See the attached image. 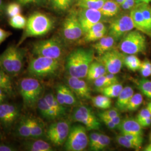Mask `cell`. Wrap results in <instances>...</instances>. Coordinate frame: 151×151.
<instances>
[{"label": "cell", "instance_id": "obj_64", "mask_svg": "<svg viewBox=\"0 0 151 151\" xmlns=\"http://www.w3.org/2000/svg\"></svg>", "mask_w": 151, "mask_h": 151}, {"label": "cell", "instance_id": "obj_53", "mask_svg": "<svg viewBox=\"0 0 151 151\" xmlns=\"http://www.w3.org/2000/svg\"><path fill=\"white\" fill-rule=\"evenodd\" d=\"M142 128H146L151 125V117L147 118L138 121Z\"/></svg>", "mask_w": 151, "mask_h": 151}, {"label": "cell", "instance_id": "obj_8", "mask_svg": "<svg viewBox=\"0 0 151 151\" xmlns=\"http://www.w3.org/2000/svg\"><path fill=\"white\" fill-rule=\"evenodd\" d=\"M86 129L85 126L80 124L71 127L69 134L65 142V150L68 151L85 150L89 142Z\"/></svg>", "mask_w": 151, "mask_h": 151}, {"label": "cell", "instance_id": "obj_20", "mask_svg": "<svg viewBox=\"0 0 151 151\" xmlns=\"http://www.w3.org/2000/svg\"><path fill=\"white\" fill-rule=\"evenodd\" d=\"M115 42L116 40L113 37L109 34L108 35H105L93 45V48L97 52L99 56H100L114 49Z\"/></svg>", "mask_w": 151, "mask_h": 151}, {"label": "cell", "instance_id": "obj_59", "mask_svg": "<svg viewBox=\"0 0 151 151\" xmlns=\"http://www.w3.org/2000/svg\"><path fill=\"white\" fill-rule=\"evenodd\" d=\"M115 1L119 4V5L121 6L125 0H115Z\"/></svg>", "mask_w": 151, "mask_h": 151}, {"label": "cell", "instance_id": "obj_33", "mask_svg": "<svg viewBox=\"0 0 151 151\" xmlns=\"http://www.w3.org/2000/svg\"><path fill=\"white\" fill-rule=\"evenodd\" d=\"M107 0H78V5L81 9L100 10Z\"/></svg>", "mask_w": 151, "mask_h": 151}, {"label": "cell", "instance_id": "obj_55", "mask_svg": "<svg viewBox=\"0 0 151 151\" xmlns=\"http://www.w3.org/2000/svg\"><path fill=\"white\" fill-rule=\"evenodd\" d=\"M7 96V95L2 89L0 88V104L5 102Z\"/></svg>", "mask_w": 151, "mask_h": 151}, {"label": "cell", "instance_id": "obj_7", "mask_svg": "<svg viewBox=\"0 0 151 151\" xmlns=\"http://www.w3.org/2000/svg\"><path fill=\"white\" fill-rule=\"evenodd\" d=\"M119 49L124 54H137L143 53L147 48L146 37L138 30L126 34L119 43Z\"/></svg>", "mask_w": 151, "mask_h": 151}, {"label": "cell", "instance_id": "obj_43", "mask_svg": "<svg viewBox=\"0 0 151 151\" xmlns=\"http://www.w3.org/2000/svg\"><path fill=\"white\" fill-rule=\"evenodd\" d=\"M106 32H101L93 34H86L84 35V41L85 42H96L105 36Z\"/></svg>", "mask_w": 151, "mask_h": 151}, {"label": "cell", "instance_id": "obj_19", "mask_svg": "<svg viewBox=\"0 0 151 151\" xmlns=\"http://www.w3.org/2000/svg\"><path fill=\"white\" fill-rule=\"evenodd\" d=\"M22 148L28 151H52L53 148L52 145L41 138H28L22 144Z\"/></svg>", "mask_w": 151, "mask_h": 151}, {"label": "cell", "instance_id": "obj_3", "mask_svg": "<svg viewBox=\"0 0 151 151\" xmlns=\"http://www.w3.org/2000/svg\"><path fill=\"white\" fill-rule=\"evenodd\" d=\"M26 50L11 45L0 54V68L12 77L19 75L24 67Z\"/></svg>", "mask_w": 151, "mask_h": 151}, {"label": "cell", "instance_id": "obj_13", "mask_svg": "<svg viewBox=\"0 0 151 151\" xmlns=\"http://www.w3.org/2000/svg\"><path fill=\"white\" fill-rule=\"evenodd\" d=\"M134 28L135 27L130 15L123 14L111 21L109 27L108 32L109 35L118 41Z\"/></svg>", "mask_w": 151, "mask_h": 151}, {"label": "cell", "instance_id": "obj_45", "mask_svg": "<svg viewBox=\"0 0 151 151\" xmlns=\"http://www.w3.org/2000/svg\"><path fill=\"white\" fill-rule=\"evenodd\" d=\"M118 110L116 109H110L107 110L105 111H103L101 113L99 114L100 118H106V119H111L115 118V116L120 115L118 111Z\"/></svg>", "mask_w": 151, "mask_h": 151}, {"label": "cell", "instance_id": "obj_11", "mask_svg": "<svg viewBox=\"0 0 151 151\" xmlns=\"http://www.w3.org/2000/svg\"><path fill=\"white\" fill-rule=\"evenodd\" d=\"M71 119L76 122L83 124L89 130H99L101 124L91 109L85 105H79L73 110Z\"/></svg>", "mask_w": 151, "mask_h": 151}, {"label": "cell", "instance_id": "obj_41", "mask_svg": "<svg viewBox=\"0 0 151 151\" xmlns=\"http://www.w3.org/2000/svg\"><path fill=\"white\" fill-rule=\"evenodd\" d=\"M110 142L111 139L109 136L101 134L99 138V140H97V143L93 147L92 151H99L103 150L110 145Z\"/></svg>", "mask_w": 151, "mask_h": 151}, {"label": "cell", "instance_id": "obj_63", "mask_svg": "<svg viewBox=\"0 0 151 151\" xmlns=\"http://www.w3.org/2000/svg\"><path fill=\"white\" fill-rule=\"evenodd\" d=\"M148 108V109H149V110H150V112H151V108Z\"/></svg>", "mask_w": 151, "mask_h": 151}, {"label": "cell", "instance_id": "obj_38", "mask_svg": "<svg viewBox=\"0 0 151 151\" xmlns=\"http://www.w3.org/2000/svg\"><path fill=\"white\" fill-rule=\"evenodd\" d=\"M137 86L143 95L151 100V81L143 77L138 81Z\"/></svg>", "mask_w": 151, "mask_h": 151}, {"label": "cell", "instance_id": "obj_47", "mask_svg": "<svg viewBox=\"0 0 151 151\" xmlns=\"http://www.w3.org/2000/svg\"><path fill=\"white\" fill-rule=\"evenodd\" d=\"M122 134L124 135L125 137H127L129 140L137 143V145H138L140 147L142 145L143 141V135H138V134H130V133H123Z\"/></svg>", "mask_w": 151, "mask_h": 151}, {"label": "cell", "instance_id": "obj_10", "mask_svg": "<svg viewBox=\"0 0 151 151\" xmlns=\"http://www.w3.org/2000/svg\"><path fill=\"white\" fill-rule=\"evenodd\" d=\"M70 122L67 120H60L50 124L46 130L45 135L53 145H64L70 129Z\"/></svg>", "mask_w": 151, "mask_h": 151}, {"label": "cell", "instance_id": "obj_25", "mask_svg": "<svg viewBox=\"0 0 151 151\" xmlns=\"http://www.w3.org/2000/svg\"><path fill=\"white\" fill-rule=\"evenodd\" d=\"M130 15L132 17L135 29L140 32L148 35L145 19L138 6H136V7H133L132 9Z\"/></svg>", "mask_w": 151, "mask_h": 151}, {"label": "cell", "instance_id": "obj_9", "mask_svg": "<svg viewBox=\"0 0 151 151\" xmlns=\"http://www.w3.org/2000/svg\"><path fill=\"white\" fill-rule=\"evenodd\" d=\"M61 33L63 39L68 42L76 41L84 35L77 12L71 11L66 16L62 23Z\"/></svg>", "mask_w": 151, "mask_h": 151}, {"label": "cell", "instance_id": "obj_56", "mask_svg": "<svg viewBox=\"0 0 151 151\" xmlns=\"http://www.w3.org/2000/svg\"><path fill=\"white\" fill-rule=\"evenodd\" d=\"M120 7H122V8L125 10H129L132 9V7L126 1H124V2L122 4V5L120 6Z\"/></svg>", "mask_w": 151, "mask_h": 151}, {"label": "cell", "instance_id": "obj_4", "mask_svg": "<svg viewBox=\"0 0 151 151\" xmlns=\"http://www.w3.org/2000/svg\"><path fill=\"white\" fill-rule=\"evenodd\" d=\"M18 88L25 108H35L39 100L43 96V86L39 80L35 77L30 76L22 78L19 81Z\"/></svg>", "mask_w": 151, "mask_h": 151}, {"label": "cell", "instance_id": "obj_44", "mask_svg": "<svg viewBox=\"0 0 151 151\" xmlns=\"http://www.w3.org/2000/svg\"><path fill=\"white\" fill-rule=\"evenodd\" d=\"M93 81V85L96 88L97 91L100 89H102L104 87H106L110 85L105 75L100 77Z\"/></svg>", "mask_w": 151, "mask_h": 151}, {"label": "cell", "instance_id": "obj_48", "mask_svg": "<svg viewBox=\"0 0 151 151\" xmlns=\"http://www.w3.org/2000/svg\"><path fill=\"white\" fill-rule=\"evenodd\" d=\"M100 134H101V133H99L96 132H93L90 134V137H89L88 145L90 147V149L92 151L93 147L95 146V145L96 144L97 140H99V138L100 137Z\"/></svg>", "mask_w": 151, "mask_h": 151}, {"label": "cell", "instance_id": "obj_5", "mask_svg": "<svg viewBox=\"0 0 151 151\" xmlns=\"http://www.w3.org/2000/svg\"><path fill=\"white\" fill-rule=\"evenodd\" d=\"M60 60L42 56L30 58L27 67L28 75L33 77L44 78L57 74L60 70Z\"/></svg>", "mask_w": 151, "mask_h": 151}, {"label": "cell", "instance_id": "obj_46", "mask_svg": "<svg viewBox=\"0 0 151 151\" xmlns=\"http://www.w3.org/2000/svg\"><path fill=\"white\" fill-rule=\"evenodd\" d=\"M49 0H16L22 6L42 5Z\"/></svg>", "mask_w": 151, "mask_h": 151}, {"label": "cell", "instance_id": "obj_31", "mask_svg": "<svg viewBox=\"0 0 151 151\" xmlns=\"http://www.w3.org/2000/svg\"><path fill=\"white\" fill-rule=\"evenodd\" d=\"M123 86L122 84L117 83L111 85L109 86L104 87L102 89L98 90L103 95L110 97V98H115L118 97L120 93L122 91Z\"/></svg>", "mask_w": 151, "mask_h": 151}, {"label": "cell", "instance_id": "obj_18", "mask_svg": "<svg viewBox=\"0 0 151 151\" xmlns=\"http://www.w3.org/2000/svg\"><path fill=\"white\" fill-rule=\"evenodd\" d=\"M122 133H130L143 135V128L138 120L132 118H126L122 120L118 128Z\"/></svg>", "mask_w": 151, "mask_h": 151}, {"label": "cell", "instance_id": "obj_40", "mask_svg": "<svg viewBox=\"0 0 151 151\" xmlns=\"http://www.w3.org/2000/svg\"><path fill=\"white\" fill-rule=\"evenodd\" d=\"M22 12V5L18 2H11L6 6V15L9 18L20 14Z\"/></svg>", "mask_w": 151, "mask_h": 151}, {"label": "cell", "instance_id": "obj_51", "mask_svg": "<svg viewBox=\"0 0 151 151\" xmlns=\"http://www.w3.org/2000/svg\"><path fill=\"white\" fill-rule=\"evenodd\" d=\"M11 34V32L0 28V44L3 43L7 38H9Z\"/></svg>", "mask_w": 151, "mask_h": 151}, {"label": "cell", "instance_id": "obj_12", "mask_svg": "<svg viewBox=\"0 0 151 151\" xmlns=\"http://www.w3.org/2000/svg\"><path fill=\"white\" fill-rule=\"evenodd\" d=\"M21 116L20 109L16 104L5 102L0 104V125L4 129L10 130Z\"/></svg>", "mask_w": 151, "mask_h": 151}, {"label": "cell", "instance_id": "obj_52", "mask_svg": "<svg viewBox=\"0 0 151 151\" xmlns=\"http://www.w3.org/2000/svg\"><path fill=\"white\" fill-rule=\"evenodd\" d=\"M104 124L106 125V127L110 129L114 130L118 128V127L113 122L109 119H106V118H101Z\"/></svg>", "mask_w": 151, "mask_h": 151}, {"label": "cell", "instance_id": "obj_37", "mask_svg": "<svg viewBox=\"0 0 151 151\" xmlns=\"http://www.w3.org/2000/svg\"><path fill=\"white\" fill-rule=\"evenodd\" d=\"M9 22L10 25L13 28L24 29L27 23V19L20 14L10 17Z\"/></svg>", "mask_w": 151, "mask_h": 151}, {"label": "cell", "instance_id": "obj_49", "mask_svg": "<svg viewBox=\"0 0 151 151\" xmlns=\"http://www.w3.org/2000/svg\"><path fill=\"white\" fill-rule=\"evenodd\" d=\"M150 117H151V114L149 109L147 108H143L140 110L139 113L138 114L136 119L138 121H139L140 120Z\"/></svg>", "mask_w": 151, "mask_h": 151}, {"label": "cell", "instance_id": "obj_57", "mask_svg": "<svg viewBox=\"0 0 151 151\" xmlns=\"http://www.w3.org/2000/svg\"><path fill=\"white\" fill-rule=\"evenodd\" d=\"M125 1L129 4L132 9L134 7V6L135 5V0H125Z\"/></svg>", "mask_w": 151, "mask_h": 151}, {"label": "cell", "instance_id": "obj_17", "mask_svg": "<svg viewBox=\"0 0 151 151\" xmlns=\"http://www.w3.org/2000/svg\"><path fill=\"white\" fill-rule=\"evenodd\" d=\"M55 91L56 94L55 95L61 105L65 106H71L78 104L76 95L67 85H58Z\"/></svg>", "mask_w": 151, "mask_h": 151}, {"label": "cell", "instance_id": "obj_50", "mask_svg": "<svg viewBox=\"0 0 151 151\" xmlns=\"http://www.w3.org/2000/svg\"><path fill=\"white\" fill-rule=\"evenodd\" d=\"M18 149L15 146L12 144L3 143L2 142L0 143V151H16Z\"/></svg>", "mask_w": 151, "mask_h": 151}, {"label": "cell", "instance_id": "obj_30", "mask_svg": "<svg viewBox=\"0 0 151 151\" xmlns=\"http://www.w3.org/2000/svg\"><path fill=\"white\" fill-rule=\"evenodd\" d=\"M142 61L135 54H124V65L129 70L135 72L139 70Z\"/></svg>", "mask_w": 151, "mask_h": 151}, {"label": "cell", "instance_id": "obj_61", "mask_svg": "<svg viewBox=\"0 0 151 151\" xmlns=\"http://www.w3.org/2000/svg\"><path fill=\"white\" fill-rule=\"evenodd\" d=\"M2 140H3V136H2V132H1V131L0 130V143L2 142Z\"/></svg>", "mask_w": 151, "mask_h": 151}, {"label": "cell", "instance_id": "obj_29", "mask_svg": "<svg viewBox=\"0 0 151 151\" xmlns=\"http://www.w3.org/2000/svg\"><path fill=\"white\" fill-rule=\"evenodd\" d=\"M120 9V6L115 0H107L100 11L105 17H113L117 15Z\"/></svg>", "mask_w": 151, "mask_h": 151}, {"label": "cell", "instance_id": "obj_28", "mask_svg": "<svg viewBox=\"0 0 151 151\" xmlns=\"http://www.w3.org/2000/svg\"><path fill=\"white\" fill-rule=\"evenodd\" d=\"M49 106L55 110L60 118L64 116L67 113L66 106L61 105L57 100L55 95L52 92H48L43 96Z\"/></svg>", "mask_w": 151, "mask_h": 151}, {"label": "cell", "instance_id": "obj_27", "mask_svg": "<svg viewBox=\"0 0 151 151\" xmlns=\"http://www.w3.org/2000/svg\"><path fill=\"white\" fill-rule=\"evenodd\" d=\"M107 70L103 63L98 60L92 62L89 67L86 77L90 81H93L100 77L105 75Z\"/></svg>", "mask_w": 151, "mask_h": 151}, {"label": "cell", "instance_id": "obj_39", "mask_svg": "<svg viewBox=\"0 0 151 151\" xmlns=\"http://www.w3.org/2000/svg\"><path fill=\"white\" fill-rule=\"evenodd\" d=\"M116 139L117 142L120 146H123L127 148H132V149H135L136 150H138L141 147L137 143L128 139L122 134L121 135L117 136L116 138Z\"/></svg>", "mask_w": 151, "mask_h": 151}, {"label": "cell", "instance_id": "obj_42", "mask_svg": "<svg viewBox=\"0 0 151 151\" xmlns=\"http://www.w3.org/2000/svg\"><path fill=\"white\" fill-rule=\"evenodd\" d=\"M140 75L143 77L147 78L151 76V62L146 59L142 62L140 69Z\"/></svg>", "mask_w": 151, "mask_h": 151}, {"label": "cell", "instance_id": "obj_26", "mask_svg": "<svg viewBox=\"0 0 151 151\" xmlns=\"http://www.w3.org/2000/svg\"><path fill=\"white\" fill-rule=\"evenodd\" d=\"M12 77L3 70L0 68V88L7 95L13 97L15 94V90Z\"/></svg>", "mask_w": 151, "mask_h": 151}, {"label": "cell", "instance_id": "obj_21", "mask_svg": "<svg viewBox=\"0 0 151 151\" xmlns=\"http://www.w3.org/2000/svg\"><path fill=\"white\" fill-rule=\"evenodd\" d=\"M37 107L39 113L44 119L48 120H54L60 118L57 112L49 106L43 96L39 100Z\"/></svg>", "mask_w": 151, "mask_h": 151}, {"label": "cell", "instance_id": "obj_1", "mask_svg": "<svg viewBox=\"0 0 151 151\" xmlns=\"http://www.w3.org/2000/svg\"><path fill=\"white\" fill-rule=\"evenodd\" d=\"M94 58L91 49L77 48L67 56L65 69L68 76L81 78L86 77L89 67Z\"/></svg>", "mask_w": 151, "mask_h": 151}, {"label": "cell", "instance_id": "obj_60", "mask_svg": "<svg viewBox=\"0 0 151 151\" xmlns=\"http://www.w3.org/2000/svg\"><path fill=\"white\" fill-rule=\"evenodd\" d=\"M135 1L136 5H139L143 3V0H135Z\"/></svg>", "mask_w": 151, "mask_h": 151}, {"label": "cell", "instance_id": "obj_34", "mask_svg": "<svg viewBox=\"0 0 151 151\" xmlns=\"http://www.w3.org/2000/svg\"><path fill=\"white\" fill-rule=\"evenodd\" d=\"M74 0H49L51 7L57 12H64L70 8Z\"/></svg>", "mask_w": 151, "mask_h": 151}, {"label": "cell", "instance_id": "obj_6", "mask_svg": "<svg viewBox=\"0 0 151 151\" xmlns=\"http://www.w3.org/2000/svg\"><path fill=\"white\" fill-rule=\"evenodd\" d=\"M32 54L35 56H42L60 60L64 53V45L58 37L39 40L32 44Z\"/></svg>", "mask_w": 151, "mask_h": 151}, {"label": "cell", "instance_id": "obj_32", "mask_svg": "<svg viewBox=\"0 0 151 151\" xmlns=\"http://www.w3.org/2000/svg\"><path fill=\"white\" fill-rule=\"evenodd\" d=\"M91 101L93 105L100 109L107 110L111 106V98L104 95L91 97Z\"/></svg>", "mask_w": 151, "mask_h": 151}, {"label": "cell", "instance_id": "obj_54", "mask_svg": "<svg viewBox=\"0 0 151 151\" xmlns=\"http://www.w3.org/2000/svg\"><path fill=\"white\" fill-rule=\"evenodd\" d=\"M6 6L7 5L4 0H0V18L6 15Z\"/></svg>", "mask_w": 151, "mask_h": 151}, {"label": "cell", "instance_id": "obj_14", "mask_svg": "<svg viewBox=\"0 0 151 151\" xmlns=\"http://www.w3.org/2000/svg\"><path fill=\"white\" fill-rule=\"evenodd\" d=\"M97 60L105 65L108 73L116 75L124 65V53L113 49L99 56Z\"/></svg>", "mask_w": 151, "mask_h": 151}, {"label": "cell", "instance_id": "obj_22", "mask_svg": "<svg viewBox=\"0 0 151 151\" xmlns=\"http://www.w3.org/2000/svg\"><path fill=\"white\" fill-rule=\"evenodd\" d=\"M133 95L134 90L132 87H123L122 91L118 96L117 101L115 103L116 109L120 111H125L127 105Z\"/></svg>", "mask_w": 151, "mask_h": 151}, {"label": "cell", "instance_id": "obj_15", "mask_svg": "<svg viewBox=\"0 0 151 151\" xmlns=\"http://www.w3.org/2000/svg\"><path fill=\"white\" fill-rule=\"evenodd\" d=\"M78 13V17L83 29L84 35L90 28L97 22H101L103 15L99 10L81 9Z\"/></svg>", "mask_w": 151, "mask_h": 151}, {"label": "cell", "instance_id": "obj_24", "mask_svg": "<svg viewBox=\"0 0 151 151\" xmlns=\"http://www.w3.org/2000/svg\"><path fill=\"white\" fill-rule=\"evenodd\" d=\"M29 123L31 131L30 138H42L46 132L44 129L43 122L37 118L32 116H28Z\"/></svg>", "mask_w": 151, "mask_h": 151}, {"label": "cell", "instance_id": "obj_62", "mask_svg": "<svg viewBox=\"0 0 151 151\" xmlns=\"http://www.w3.org/2000/svg\"><path fill=\"white\" fill-rule=\"evenodd\" d=\"M147 108H151V102H150V103H149L148 104Z\"/></svg>", "mask_w": 151, "mask_h": 151}, {"label": "cell", "instance_id": "obj_58", "mask_svg": "<svg viewBox=\"0 0 151 151\" xmlns=\"http://www.w3.org/2000/svg\"><path fill=\"white\" fill-rule=\"evenodd\" d=\"M144 150L145 151H151V143L146 146Z\"/></svg>", "mask_w": 151, "mask_h": 151}, {"label": "cell", "instance_id": "obj_16", "mask_svg": "<svg viewBox=\"0 0 151 151\" xmlns=\"http://www.w3.org/2000/svg\"><path fill=\"white\" fill-rule=\"evenodd\" d=\"M66 82L67 86L77 97L82 99H91L90 88L82 78L68 76L66 78Z\"/></svg>", "mask_w": 151, "mask_h": 151}, {"label": "cell", "instance_id": "obj_23", "mask_svg": "<svg viewBox=\"0 0 151 151\" xmlns=\"http://www.w3.org/2000/svg\"><path fill=\"white\" fill-rule=\"evenodd\" d=\"M15 133L18 137L28 139L31 138V131L29 123L28 116L22 115L15 125Z\"/></svg>", "mask_w": 151, "mask_h": 151}, {"label": "cell", "instance_id": "obj_36", "mask_svg": "<svg viewBox=\"0 0 151 151\" xmlns=\"http://www.w3.org/2000/svg\"><path fill=\"white\" fill-rule=\"evenodd\" d=\"M143 97L142 93H134L133 96L131 97L129 102L128 103L127 107L126 109V111H134L137 110L139 108L140 105L143 103Z\"/></svg>", "mask_w": 151, "mask_h": 151}, {"label": "cell", "instance_id": "obj_35", "mask_svg": "<svg viewBox=\"0 0 151 151\" xmlns=\"http://www.w3.org/2000/svg\"><path fill=\"white\" fill-rule=\"evenodd\" d=\"M140 8L146 22L148 35L151 37V7L147 4L137 5Z\"/></svg>", "mask_w": 151, "mask_h": 151}, {"label": "cell", "instance_id": "obj_2", "mask_svg": "<svg viewBox=\"0 0 151 151\" xmlns=\"http://www.w3.org/2000/svg\"><path fill=\"white\" fill-rule=\"evenodd\" d=\"M54 25L55 21L52 17L41 12H34L27 18L26 27L17 45L20 46L27 38L47 34L54 28Z\"/></svg>", "mask_w": 151, "mask_h": 151}]
</instances>
